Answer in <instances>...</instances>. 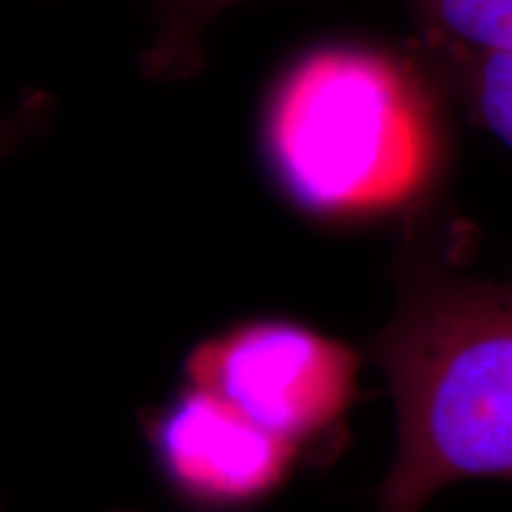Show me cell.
Returning a JSON list of instances; mask_svg holds the SVG:
<instances>
[{"label":"cell","mask_w":512,"mask_h":512,"mask_svg":"<svg viewBox=\"0 0 512 512\" xmlns=\"http://www.w3.org/2000/svg\"><path fill=\"white\" fill-rule=\"evenodd\" d=\"M185 380L304 456L342 432L358 399L361 356L299 320L249 318L195 344Z\"/></svg>","instance_id":"cell-3"},{"label":"cell","mask_w":512,"mask_h":512,"mask_svg":"<svg viewBox=\"0 0 512 512\" xmlns=\"http://www.w3.org/2000/svg\"><path fill=\"white\" fill-rule=\"evenodd\" d=\"M240 0H152L157 34L143 53V74L152 81H183L204 67V31Z\"/></svg>","instance_id":"cell-6"},{"label":"cell","mask_w":512,"mask_h":512,"mask_svg":"<svg viewBox=\"0 0 512 512\" xmlns=\"http://www.w3.org/2000/svg\"><path fill=\"white\" fill-rule=\"evenodd\" d=\"M50 107H53V98L48 93L36 91L19 102L15 112L0 119V159L10 155L15 147L22 145L31 133L43 126V121L50 114Z\"/></svg>","instance_id":"cell-8"},{"label":"cell","mask_w":512,"mask_h":512,"mask_svg":"<svg viewBox=\"0 0 512 512\" xmlns=\"http://www.w3.org/2000/svg\"><path fill=\"white\" fill-rule=\"evenodd\" d=\"M396 283L373 342L396 408L375 512H425L465 479L512 482V280L463 273L413 228Z\"/></svg>","instance_id":"cell-2"},{"label":"cell","mask_w":512,"mask_h":512,"mask_svg":"<svg viewBox=\"0 0 512 512\" xmlns=\"http://www.w3.org/2000/svg\"><path fill=\"white\" fill-rule=\"evenodd\" d=\"M451 112L408 46L318 43L273 79L259 145L275 188L313 221L418 223L451 169Z\"/></svg>","instance_id":"cell-1"},{"label":"cell","mask_w":512,"mask_h":512,"mask_svg":"<svg viewBox=\"0 0 512 512\" xmlns=\"http://www.w3.org/2000/svg\"><path fill=\"white\" fill-rule=\"evenodd\" d=\"M147 437L169 489L192 508L209 512L264 503L302 460V451L195 384H185L155 413Z\"/></svg>","instance_id":"cell-4"},{"label":"cell","mask_w":512,"mask_h":512,"mask_svg":"<svg viewBox=\"0 0 512 512\" xmlns=\"http://www.w3.org/2000/svg\"><path fill=\"white\" fill-rule=\"evenodd\" d=\"M472 124L512 152V50H477L418 34L406 43Z\"/></svg>","instance_id":"cell-5"},{"label":"cell","mask_w":512,"mask_h":512,"mask_svg":"<svg viewBox=\"0 0 512 512\" xmlns=\"http://www.w3.org/2000/svg\"><path fill=\"white\" fill-rule=\"evenodd\" d=\"M418 34L477 50H512V0H401Z\"/></svg>","instance_id":"cell-7"}]
</instances>
